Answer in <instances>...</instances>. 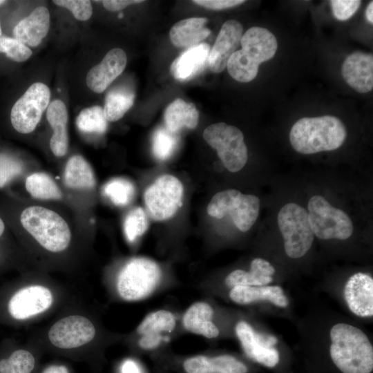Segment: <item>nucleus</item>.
<instances>
[{
	"label": "nucleus",
	"instance_id": "c9c22d12",
	"mask_svg": "<svg viewBox=\"0 0 373 373\" xmlns=\"http://www.w3.org/2000/svg\"><path fill=\"white\" fill-rule=\"evenodd\" d=\"M149 222L144 210L141 207H135L126 216L124 230L128 242H134L147 230Z\"/></svg>",
	"mask_w": 373,
	"mask_h": 373
},
{
	"label": "nucleus",
	"instance_id": "0eeeda50",
	"mask_svg": "<svg viewBox=\"0 0 373 373\" xmlns=\"http://www.w3.org/2000/svg\"><path fill=\"white\" fill-rule=\"evenodd\" d=\"M277 221L286 254L292 258L305 255L314 238L307 211L298 204L287 203L279 211Z\"/></svg>",
	"mask_w": 373,
	"mask_h": 373
},
{
	"label": "nucleus",
	"instance_id": "de8ad7c7",
	"mask_svg": "<svg viewBox=\"0 0 373 373\" xmlns=\"http://www.w3.org/2000/svg\"><path fill=\"white\" fill-rule=\"evenodd\" d=\"M4 223L2 219L0 218V236L2 235L4 231Z\"/></svg>",
	"mask_w": 373,
	"mask_h": 373
},
{
	"label": "nucleus",
	"instance_id": "72a5a7b5",
	"mask_svg": "<svg viewBox=\"0 0 373 373\" xmlns=\"http://www.w3.org/2000/svg\"><path fill=\"white\" fill-rule=\"evenodd\" d=\"M178 143L177 133L165 127L156 129L153 135L152 150L154 156L160 160L169 159L175 151Z\"/></svg>",
	"mask_w": 373,
	"mask_h": 373
},
{
	"label": "nucleus",
	"instance_id": "ea45409f",
	"mask_svg": "<svg viewBox=\"0 0 373 373\" xmlns=\"http://www.w3.org/2000/svg\"><path fill=\"white\" fill-rule=\"evenodd\" d=\"M361 1L358 0L330 1L334 16L339 21L349 19L356 12Z\"/></svg>",
	"mask_w": 373,
	"mask_h": 373
},
{
	"label": "nucleus",
	"instance_id": "423d86ee",
	"mask_svg": "<svg viewBox=\"0 0 373 373\" xmlns=\"http://www.w3.org/2000/svg\"><path fill=\"white\" fill-rule=\"evenodd\" d=\"M260 200L254 195L242 193L236 189H227L216 193L207 211L213 218L221 219L230 215L234 224L242 232L249 230L256 221Z\"/></svg>",
	"mask_w": 373,
	"mask_h": 373
},
{
	"label": "nucleus",
	"instance_id": "f03ea898",
	"mask_svg": "<svg viewBox=\"0 0 373 373\" xmlns=\"http://www.w3.org/2000/svg\"><path fill=\"white\" fill-rule=\"evenodd\" d=\"M347 136L343 123L336 117H303L291 127L289 141L295 151L313 154L338 149Z\"/></svg>",
	"mask_w": 373,
	"mask_h": 373
},
{
	"label": "nucleus",
	"instance_id": "a19ab883",
	"mask_svg": "<svg viewBox=\"0 0 373 373\" xmlns=\"http://www.w3.org/2000/svg\"><path fill=\"white\" fill-rule=\"evenodd\" d=\"M193 3L204 8L220 10L242 4V0H195Z\"/></svg>",
	"mask_w": 373,
	"mask_h": 373
},
{
	"label": "nucleus",
	"instance_id": "4c0bfd02",
	"mask_svg": "<svg viewBox=\"0 0 373 373\" xmlns=\"http://www.w3.org/2000/svg\"><path fill=\"white\" fill-rule=\"evenodd\" d=\"M22 171V164L18 159L0 153V188L19 175Z\"/></svg>",
	"mask_w": 373,
	"mask_h": 373
},
{
	"label": "nucleus",
	"instance_id": "f8f14e48",
	"mask_svg": "<svg viewBox=\"0 0 373 373\" xmlns=\"http://www.w3.org/2000/svg\"><path fill=\"white\" fill-rule=\"evenodd\" d=\"M95 332V327L88 318L79 315H70L57 321L50 327L48 336L55 347L72 349L91 341Z\"/></svg>",
	"mask_w": 373,
	"mask_h": 373
},
{
	"label": "nucleus",
	"instance_id": "e433bc0d",
	"mask_svg": "<svg viewBox=\"0 0 373 373\" xmlns=\"http://www.w3.org/2000/svg\"><path fill=\"white\" fill-rule=\"evenodd\" d=\"M0 53L16 62L27 61L32 55V50L24 44L14 37L0 36Z\"/></svg>",
	"mask_w": 373,
	"mask_h": 373
},
{
	"label": "nucleus",
	"instance_id": "473e14b6",
	"mask_svg": "<svg viewBox=\"0 0 373 373\" xmlns=\"http://www.w3.org/2000/svg\"><path fill=\"white\" fill-rule=\"evenodd\" d=\"M103 193L117 206L128 204L135 195V186L131 182L124 178H115L103 187Z\"/></svg>",
	"mask_w": 373,
	"mask_h": 373
},
{
	"label": "nucleus",
	"instance_id": "9d476101",
	"mask_svg": "<svg viewBox=\"0 0 373 373\" xmlns=\"http://www.w3.org/2000/svg\"><path fill=\"white\" fill-rule=\"evenodd\" d=\"M183 195V185L176 177L169 174L160 176L144 194L149 216L154 221L172 218L182 206Z\"/></svg>",
	"mask_w": 373,
	"mask_h": 373
},
{
	"label": "nucleus",
	"instance_id": "f3484780",
	"mask_svg": "<svg viewBox=\"0 0 373 373\" xmlns=\"http://www.w3.org/2000/svg\"><path fill=\"white\" fill-rule=\"evenodd\" d=\"M344 298L350 309L361 317L373 316V278L365 273L353 274L344 288Z\"/></svg>",
	"mask_w": 373,
	"mask_h": 373
},
{
	"label": "nucleus",
	"instance_id": "4468645a",
	"mask_svg": "<svg viewBox=\"0 0 373 373\" xmlns=\"http://www.w3.org/2000/svg\"><path fill=\"white\" fill-rule=\"evenodd\" d=\"M50 291L41 285H30L17 291L8 303V312L15 319L24 320L46 311L52 305Z\"/></svg>",
	"mask_w": 373,
	"mask_h": 373
},
{
	"label": "nucleus",
	"instance_id": "8fccbe9b",
	"mask_svg": "<svg viewBox=\"0 0 373 373\" xmlns=\"http://www.w3.org/2000/svg\"><path fill=\"white\" fill-rule=\"evenodd\" d=\"M1 35H2V30H1V23H0V36Z\"/></svg>",
	"mask_w": 373,
	"mask_h": 373
},
{
	"label": "nucleus",
	"instance_id": "6ab92c4d",
	"mask_svg": "<svg viewBox=\"0 0 373 373\" xmlns=\"http://www.w3.org/2000/svg\"><path fill=\"white\" fill-rule=\"evenodd\" d=\"M50 23V12L48 8L38 6L14 27L13 37L28 47H37L48 35Z\"/></svg>",
	"mask_w": 373,
	"mask_h": 373
},
{
	"label": "nucleus",
	"instance_id": "f257e3e1",
	"mask_svg": "<svg viewBox=\"0 0 373 373\" xmlns=\"http://www.w3.org/2000/svg\"><path fill=\"white\" fill-rule=\"evenodd\" d=\"M330 356L343 373H370L373 370V347L367 335L346 323L330 330Z\"/></svg>",
	"mask_w": 373,
	"mask_h": 373
},
{
	"label": "nucleus",
	"instance_id": "7c9ffc66",
	"mask_svg": "<svg viewBox=\"0 0 373 373\" xmlns=\"http://www.w3.org/2000/svg\"><path fill=\"white\" fill-rule=\"evenodd\" d=\"M26 188L35 198L41 200H59L62 193L55 180L47 173H34L26 178Z\"/></svg>",
	"mask_w": 373,
	"mask_h": 373
},
{
	"label": "nucleus",
	"instance_id": "79ce46f5",
	"mask_svg": "<svg viewBox=\"0 0 373 373\" xmlns=\"http://www.w3.org/2000/svg\"><path fill=\"white\" fill-rule=\"evenodd\" d=\"M164 341L163 335H143L138 340V345L142 350H153L157 348Z\"/></svg>",
	"mask_w": 373,
	"mask_h": 373
},
{
	"label": "nucleus",
	"instance_id": "4be33fe9",
	"mask_svg": "<svg viewBox=\"0 0 373 373\" xmlns=\"http://www.w3.org/2000/svg\"><path fill=\"white\" fill-rule=\"evenodd\" d=\"M46 117L53 129L50 140V150L55 156L62 157L68 149V113L65 103L59 99H54L47 108Z\"/></svg>",
	"mask_w": 373,
	"mask_h": 373
},
{
	"label": "nucleus",
	"instance_id": "7ed1b4c3",
	"mask_svg": "<svg viewBox=\"0 0 373 373\" xmlns=\"http://www.w3.org/2000/svg\"><path fill=\"white\" fill-rule=\"evenodd\" d=\"M240 44L242 48L231 56L227 68L232 78L246 83L256 78L261 63L274 56L278 43L269 30L254 26L242 35Z\"/></svg>",
	"mask_w": 373,
	"mask_h": 373
},
{
	"label": "nucleus",
	"instance_id": "20e7f679",
	"mask_svg": "<svg viewBox=\"0 0 373 373\" xmlns=\"http://www.w3.org/2000/svg\"><path fill=\"white\" fill-rule=\"evenodd\" d=\"M23 228L46 249L65 250L71 240L70 228L56 212L39 206L25 209L20 216Z\"/></svg>",
	"mask_w": 373,
	"mask_h": 373
},
{
	"label": "nucleus",
	"instance_id": "9b49d317",
	"mask_svg": "<svg viewBox=\"0 0 373 373\" xmlns=\"http://www.w3.org/2000/svg\"><path fill=\"white\" fill-rule=\"evenodd\" d=\"M50 99V90L42 82L32 84L15 102L10 111V122L19 133L28 134L38 125Z\"/></svg>",
	"mask_w": 373,
	"mask_h": 373
},
{
	"label": "nucleus",
	"instance_id": "a18cd8bd",
	"mask_svg": "<svg viewBox=\"0 0 373 373\" xmlns=\"http://www.w3.org/2000/svg\"><path fill=\"white\" fill-rule=\"evenodd\" d=\"M43 373H68V372L64 365H50Z\"/></svg>",
	"mask_w": 373,
	"mask_h": 373
},
{
	"label": "nucleus",
	"instance_id": "2f4dec72",
	"mask_svg": "<svg viewBox=\"0 0 373 373\" xmlns=\"http://www.w3.org/2000/svg\"><path fill=\"white\" fill-rule=\"evenodd\" d=\"M103 108L93 106L84 108L76 118V125L79 131L88 133L102 134L108 128Z\"/></svg>",
	"mask_w": 373,
	"mask_h": 373
},
{
	"label": "nucleus",
	"instance_id": "39448f33",
	"mask_svg": "<svg viewBox=\"0 0 373 373\" xmlns=\"http://www.w3.org/2000/svg\"><path fill=\"white\" fill-rule=\"evenodd\" d=\"M161 275V269L155 261L143 257L134 258L123 267L118 275L117 292L125 300H142L153 291Z\"/></svg>",
	"mask_w": 373,
	"mask_h": 373
},
{
	"label": "nucleus",
	"instance_id": "2eb2a0df",
	"mask_svg": "<svg viewBox=\"0 0 373 373\" xmlns=\"http://www.w3.org/2000/svg\"><path fill=\"white\" fill-rule=\"evenodd\" d=\"M242 32V26L237 20L230 19L222 25L209 54L207 64L212 72L218 73L227 68L240 43Z\"/></svg>",
	"mask_w": 373,
	"mask_h": 373
},
{
	"label": "nucleus",
	"instance_id": "58836bf2",
	"mask_svg": "<svg viewBox=\"0 0 373 373\" xmlns=\"http://www.w3.org/2000/svg\"><path fill=\"white\" fill-rule=\"evenodd\" d=\"M52 2L69 10L74 17L82 21L88 20L93 14L90 1L88 0H54Z\"/></svg>",
	"mask_w": 373,
	"mask_h": 373
},
{
	"label": "nucleus",
	"instance_id": "f704fd0d",
	"mask_svg": "<svg viewBox=\"0 0 373 373\" xmlns=\"http://www.w3.org/2000/svg\"><path fill=\"white\" fill-rule=\"evenodd\" d=\"M35 363V358L30 352L18 350L8 358L0 361V373H30Z\"/></svg>",
	"mask_w": 373,
	"mask_h": 373
},
{
	"label": "nucleus",
	"instance_id": "bb28decb",
	"mask_svg": "<svg viewBox=\"0 0 373 373\" xmlns=\"http://www.w3.org/2000/svg\"><path fill=\"white\" fill-rule=\"evenodd\" d=\"M198 119L199 113L195 106L181 98H177L169 104L164 114L165 128L174 133L183 128H195Z\"/></svg>",
	"mask_w": 373,
	"mask_h": 373
},
{
	"label": "nucleus",
	"instance_id": "b1692460",
	"mask_svg": "<svg viewBox=\"0 0 373 373\" xmlns=\"http://www.w3.org/2000/svg\"><path fill=\"white\" fill-rule=\"evenodd\" d=\"M230 299L239 305H248L259 300H269L274 305L285 307L289 301L282 288L272 286H236L231 288Z\"/></svg>",
	"mask_w": 373,
	"mask_h": 373
},
{
	"label": "nucleus",
	"instance_id": "c85d7f7f",
	"mask_svg": "<svg viewBox=\"0 0 373 373\" xmlns=\"http://www.w3.org/2000/svg\"><path fill=\"white\" fill-rule=\"evenodd\" d=\"M135 92L126 86H118L107 93L103 108L108 122L120 119L131 108L135 100Z\"/></svg>",
	"mask_w": 373,
	"mask_h": 373
},
{
	"label": "nucleus",
	"instance_id": "1a4fd4ad",
	"mask_svg": "<svg viewBox=\"0 0 373 373\" xmlns=\"http://www.w3.org/2000/svg\"><path fill=\"white\" fill-rule=\"evenodd\" d=\"M308 216L314 236L322 240H345L353 233V223L348 215L332 207L321 195L312 197L308 202Z\"/></svg>",
	"mask_w": 373,
	"mask_h": 373
},
{
	"label": "nucleus",
	"instance_id": "a878e982",
	"mask_svg": "<svg viewBox=\"0 0 373 373\" xmlns=\"http://www.w3.org/2000/svg\"><path fill=\"white\" fill-rule=\"evenodd\" d=\"M274 267L266 260L254 258L250 270L236 269L227 275L225 284L230 288L236 286H265L272 281Z\"/></svg>",
	"mask_w": 373,
	"mask_h": 373
},
{
	"label": "nucleus",
	"instance_id": "49530a36",
	"mask_svg": "<svg viewBox=\"0 0 373 373\" xmlns=\"http://www.w3.org/2000/svg\"><path fill=\"white\" fill-rule=\"evenodd\" d=\"M373 1H370L365 10V17L367 20L373 23Z\"/></svg>",
	"mask_w": 373,
	"mask_h": 373
},
{
	"label": "nucleus",
	"instance_id": "5701e85b",
	"mask_svg": "<svg viewBox=\"0 0 373 373\" xmlns=\"http://www.w3.org/2000/svg\"><path fill=\"white\" fill-rule=\"evenodd\" d=\"M214 312L207 302L198 301L191 304L182 316L184 329L193 334L211 339L219 335V329L212 321Z\"/></svg>",
	"mask_w": 373,
	"mask_h": 373
},
{
	"label": "nucleus",
	"instance_id": "a211bd4d",
	"mask_svg": "<svg viewBox=\"0 0 373 373\" xmlns=\"http://www.w3.org/2000/svg\"><path fill=\"white\" fill-rule=\"evenodd\" d=\"M342 75L347 84L361 93L373 88V56L363 52L349 55L342 65Z\"/></svg>",
	"mask_w": 373,
	"mask_h": 373
},
{
	"label": "nucleus",
	"instance_id": "37998d69",
	"mask_svg": "<svg viewBox=\"0 0 373 373\" xmlns=\"http://www.w3.org/2000/svg\"><path fill=\"white\" fill-rule=\"evenodd\" d=\"M142 2L143 1L141 0H104L102 1V4L106 10L111 12H117L123 10L128 6Z\"/></svg>",
	"mask_w": 373,
	"mask_h": 373
},
{
	"label": "nucleus",
	"instance_id": "aec40b11",
	"mask_svg": "<svg viewBox=\"0 0 373 373\" xmlns=\"http://www.w3.org/2000/svg\"><path fill=\"white\" fill-rule=\"evenodd\" d=\"M183 368L186 373H247L248 371L243 363L228 354L191 356L184 360Z\"/></svg>",
	"mask_w": 373,
	"mask_h": 373
},
{
	"label": "nucleus",
	"instance_id": "393cba45",
	"mask_svg": "<svg viewBox=\"0 0 373 373\" xmlns=\"http://www.w3.org/2000/svg\"><path fill=\"white\" fill-rule=\"evenodd\" d=\"M208 20L203 17L184 19L175 23L170 30L172 44L177 47L187 48L205 39L211 30L206 27Z\"/></svg>",
	"mask_w": 373,
	"mask_h": 373
},
{
	"label": "nucleus",
	"instance_id": "c03bdc74",
	"mask_svg": "<svg viewBox=\"0 0 373 373\" xmlns=\"http://www.w3.org/2000/svg\"><path fill=\"white\" fill-rule=\"evenodd\" d=\"M120 373H144L140 365L134 359L124 360L120 366Z\"/></svg>",
	"mask_w": 373,
	"mask_h": 373
},
{
	"label": "nucleus",
	"instance_id": "412c9836",
	"mask_svg": "<svg viewBox=\"0 0 373 373\" xmlns=\"http://www.w3.org/2000/svg\"><path fill=\"white\" fill-rule=\"evenodd\" d=\"M210 46L200 43L188 48L171 66V73L178 81H188L200 73L207 64Z\"/></svg>",
	"mask_w": 373,
	"mask_h": 373
},
{
	"label": "nucleus",
	"instance_id": "09e8293b",
	"mask_svg": "<svg viewBox=\"0 0 373 373\" xmlns=\"http://www.w3.org/2000/svg\"><path fill=\"white\" fill-rule=\"evenodd\" d=\"M6 2V1L0 0V6L4 4Z\"/></svg>",
	"mask_w": 373,
	"mask_h": 373
},
{
	"label": "nucleus",
	"instance_id": "dca6fc26",
	"mask_svg": "<svg viewBox=\"0 0 373 373\" xmlns=\"http://www.w3.org/2000/svg\"><path fill=\"white\" fill-rule=\"evenodd\" d=\"M127 63L125 51L120 48L109 50L102 60L86 74L87 87L95 93H102L124 71Z\"/></svg>",
	"mask_w": 373,
	"mask_h": 373
},
{
	"label": "nucleus",
	"instance_id": "c756f323",
	"mask_svg": "<svg viewBox=\"0 0 373 373\" xmlns=\"http://www.w3.org/2000/svg\"><path fill=\"white\" fill-rule=\"evenodd\" d=\"M176 326L174 314L166 309H159L147 314L139 324L137 333L143 335H163L171 333Z\"/></svg>",
	"mask_w": 373,
	"mask_h": 373
},
{
	"label": "nucleus",
	"instance_id": "6e6552de",
	"mask_svg": "<svg viewBox=\"0 0 373 373\" xmlns=\"http://www.w3.org/2000/svg\"><path fill=\"white\" fill-rule=\"evenodd\" d=\"M202 135L207 143L216 150L228 171L236 173L245 166L248 158L247 148L239 128L218 122L207 126Z\"/></svg>",
	"mask_w": 373,
	"mask_h": 373
},
{
	"label": "nucleus",
	"instance_id": "cd10ccee",
	"mask_svg": "<svg viewBox=\"0 0 373 373\" xmlns=\"http://www.w3.org/2000/svg\"><path fill=\"white\" fill-rule=\"evenodd\" d=\"M66 186L76 189H89L95 186L96 180L89 163L79 155L72 156L64 170Z\"/></svg>",
	"mask_w": 373,
	"mask_h": 373
},
{
	"label": "nucleus",
	"instance_id": "ddd939ff",
	"mask_svg": "<svg viewBox=\"0 0 373 373\" xmlns=\"http://www.w3.org/2000/svg\"><path fill=\"white\" fill-rule=\"evenodd\" d=\"M235 332L248 357L266 367H273L277 365L279 354L274 347L277 343L274 336L257 332L250 324L244 321L236 324Z\"/></svg>",
	"mask_w": 373,
	"mask_h": 373
}]
</instances>
